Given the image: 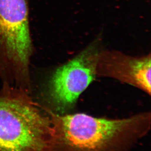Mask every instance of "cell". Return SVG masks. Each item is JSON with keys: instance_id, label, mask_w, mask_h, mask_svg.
I'll return each instance as SVG.
<instances>
[{"instance_id": "obj_1", "label": "cell", "mask_w": 151, "mask_h": 151, "mask_svg": "<svg viewBox=\"0 0 151 151\" xmlns=\"http://www.w3.org/2000/svg\"><path fill=\"white\" fill-rule=\"evenodd\" d=\"M56 151H125L148 127L147 114L121 119L51 113Z\"/></svg>"}, {"instance_id": "obj_2", "label": "cell", "mask_w": 151, "mask_h": 151, "mask_svg": "<svg viewBox=\"0 0 151 151\" xmlns=\"http://www.w3.org/2000/svg\"><path fill=\"white\" fill-rule=\"evenodd\" d=\"M16 89L0 91V151H56L52 117Z\"/></svg>"}, {"instance_id": "obj_4", "label": "cell", "mask_w": 151, "mask_h": 151, "mask_svg": "<svg viewBox=\"0 0 151 151\" xmlns=\"http://www.w3.org/2000/svg\"><path fill=\"white\" fill-rule=\"evenodd\" d=\"M30 36L27 0H0V50L20 47Z\"/></svg>"}, {"instance_id": "obj_5", "label": "cell", "mask_w": 151, "mask_h": 151, "mask_svg": "<svg viewBox=\"0 0 151 151\" xmlns=\"http://www.w3.org/2000/svg\"><path fill=\"white\" fill-rule=\"evenodd\" d=\"M109 64V75L130 83L150 94V56L138 59L118 56Z\"/></svg>"}, {"instance_id": "obj_3", "label": "cell", "mask_w": 151, "mask_h": 151, "mask_svg": "<svg viewBox=\"0 0 151 151\" xmlns=\"http://www.w3.org/2000/svg\"><path fill=\"white\" fill-rule=\"evenodd\" d=\"M99 57L96 45H91L56 70L49 83L48 97L57 114H67L93 81Z\"/></svg>"}]
</instances>
